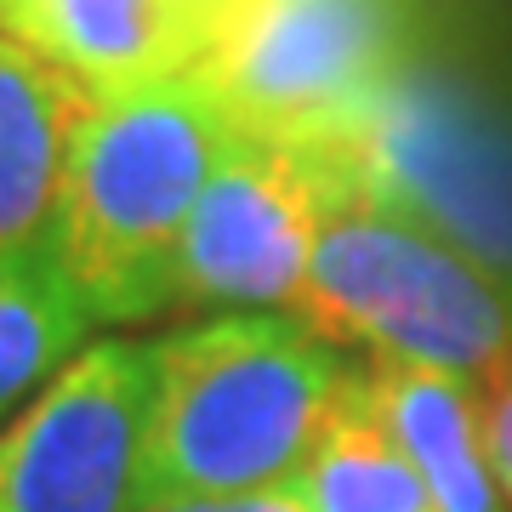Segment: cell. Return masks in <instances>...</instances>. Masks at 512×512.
Masks as SVG:
<instances>
[{"label":"cell","instance_id":"12","mask_svg":"<svg viewBox=\"0 0 512 512\" xmlns=\"http://www.w3.org/2000/svg\"><path fill=\"white\" fill-rule=\"evenodd\" d=\"M484 427H490V461L512 507V365L484 382Z\"/></svg>","mask_w":512,"mask_h":512},{"label":"cell","instance_id":"9","mask_svg":"<svg viewBox=\"0 0 512 512\" xmlns=\"http://www.w3.org/2000/svg\"><path fill=\"white\" fill-rule=\"evenodd\" d=\"M86 103L80 80L0 29V251L46 228Z\"/></svg>","mask_w":512,"mask_h":512},{"label":"cell","instance_id":"4","mask_svg":"<svg viewBox=\"0 0 512 512\" xmlns=\"http://www.w3.org/2000/svg\"><path fill=\"white\" fill-rule=\"evenodd\" d=\"M416 0H217L194 80L234 131L330 137L404 80Z\"/></svg>","mask_w":512,"mask_h":512},{"label":"cell","instance_id":"1","mask_svg":"<svg viewBox=\"0 0 512 512\" xmlns=\"http://www.w3.org/2000/svg\"><path fill=\"white\" fill-rule=\"evenodd\" d=\"M348 359L296 313H211L154 342L143 512L285 490Z\"/></svg>","mask_w":512,"mask_h":512},{"label":"cell","instance_id":"10","mask_svg":"<svg viewBox=\"0 0 512 512\" xmlns=\"http://www.w3.org/2000/svg\"><path fill=\"white\" fill-rule=\"evenodd\" d=\"M302 512H439L427 478L387 421L370 370L353 365L308 461L285 484Z\"/></svg>","mask_w":512,"mask_h":512},{"label":"cell","instance_id":"6","mask_svg":"<svg viewBox=\"0 0 512 512\" xmlns=\"http://www.w3.org/2000/svg\"><path fill=\"white\" fill-rule=\"evenodd\" d=\"M154 342L92 336L0 427V512H143Z\"/></svg>","mask_w":512,"mask_h":512},{"label":"cell","instance_id":"2","mask_svg":"<svg viewBox=\"0 0 512 512\" xmlns=\"http://www.w3.org/2000/svg\"><path fill=\"white\" fill-rule=\"evenodd\" d=\"M336 194L313 239L296 319L382 365L490 382L512 365V279L467 239L399 200L353 131H330Z\"/></svg>","mask_w":512,"mask_h":512},{"label":"cell","instance_id":"8","mask_svg":"<svg viewBox=\"0 0 512 512\" xmlns=\"http://www.w3.org/2000/svg\"><path fill=\"white\" fill-rule=\"evenodd\" d=\"M370 387L382 399L399 444L433 490L439 512H512L490 461L484 427V382L427 365H382L365 359Z\"/></svg>","mask_w":512,"mask_h":512},{"label":"cell","instance_id":"3","mask_svg":"<svg viewBox=\"0 0 512 512\" xmlns=\"http://www.w3.org/2000/svg\"><path fill=\"white\" fill-rule=\"evenodd\" d=\"M228 137L234 120L194 74L92 92L46 234L97 325H137L177 308L188 222Z\"/></svg>","mask_w":512,"mask_h":512},{"label":"cell","instance_id":"11","mask_svg":"<svg viewBox=\"0 0 512 512\" xmlns=\"http://www.w3.org/2000/svg\"><path fill=\"white\" fill-rule=\"evenodd\" d=\"M92 330L97 319L69 285L46 228L6 245L0 251V416L35 399L92 342Z\"/></svg>","mask_w":512,"mask_h":512},{"label":"cell","instance_id":"13","mask_svg":"<svg viewBox=\"0 0 512 512\" xmlns=\"http://www.w3.org/2000/svg\"><path fill=\"white\" fill-rule=\"evenodd\" d=\"M171 512H302L291 490L245 495V501H200V507H171Z\"/></svg>","mask_w":512,"mask_h":512},{"label":"cell","instance_id":"7","mask_svg":"<svg viewBox=\"0 0 512 512\" xmlns=\"http://www.w3.org/2000/svg\"><path fill=\"white\" fill-rule=\"evenodd\" d=\"M217 0H0V29L86 92L194 74Z\"/></svg>","mask_w":512,"mask_h":512},{"label":"cell","instance_id":"5","mask_svg":"<svg viewBox=\"0 0 512 512\" xmlns=\"http://www.w3.org/2000/svg\"><path fill=\"white\" fill-rule=\"evenodd\" d=\"M330 194H336L330 137L234 131L188 222L177 308L296 313Z\"/></svg>","mask_w":512,"mask_h":512}]
</instances>
